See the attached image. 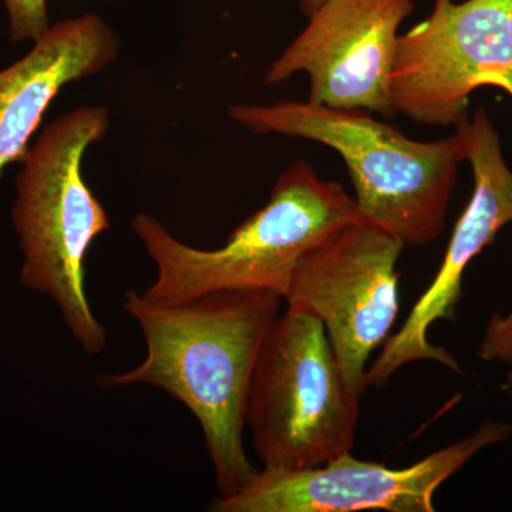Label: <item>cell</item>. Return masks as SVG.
I'll list each match as a JSON object with an SVG mask.
<instances>
[{
	"label": "cell",
	"instance_id": "1",
	"mask_svg": "<svg viewBox=\"0 0 512 512\" xmlns=\"http://www.w3.org/2000/svg\"><path fill=\"white\" fill-rule=\"evenodd\" d=\"M282 301L235 289L156 305L130 289L124 309L143 332L146 357L96 380L103 389L146 384L184 404L200 423L220 497L239 493L258 473L245 451V412L256 359Z\"/></svg>",
	"mask_w": 512,
	"mask_h": 512
},
{
	"label": "cell",
	"instance_id": "2",
	"mask_svg": "<svg viewBox=\"0 0 512 512\" xmlns=\"http://www.w3.org/2000/svg\"><path fill=\"white\" fill-rule=\"evenodd\" d=\"M362 220L355 198L296 161L276 181L268 202L238 225L220 248L180 241L148 214L131 221L153 259L157 276L141 295L156 305H177L208 293L256 289L285 299L296 266L309 252Z\"/></svg>",
	"mask_w": 512,
	"mask_h": 512
},
{
	"label": "cell",
	"instance_id": "3",
	"mask_svg": "<svg viewBox=\"0 0 512 512\" xmlns=\"http://www.w3.org/2000/svg\"><path fill=\"white\" fill-rule=\"evenodd\" d=\"M229 116L252 133L305 138L335 150L348 165L362 220L404 247H424L443 232L458 165L467 158L460 127L453 136L424 143L367 111L308 101L235 104Z\"/></svg>",
	"mask_w": 512,
	"mask_h": 512
},
{
	"label": "cell",
	"instance_id": "4",
	"mask_svg": "<svg viewBox=\"0 0 512 512\" xmlns=\"http://www.w3.org/2000/svg\"><path fill=\"white\" fill-rule=\"evenodd\" d=\"M109 110L83 106L47 124L29 148L16 178L12 222L23 252L20 282L56 303L67 329L90 356L106 349L94 315L84 259L111 222L83 175L87 150L109 130Z\"/></svg>",
	"mask_w": 512,
	"mask_h": 512
},
{
	"label": "cell",
	"instance_id": "5",
	"mask_svg": "<svg viewBox=\"0 0 512 512\" xmlns=\"http://www.w3.org/2000/svg\"><path fill=\"white\" fill-rule=\"evenodd\" d=\"M359 404L315 315L288 305L265 336L245 429L265 470L323 466L355 446Z\"/></svg>",
	"mask_w": 512,
	"mask_h": 512
},
{
	"label": "cell",
	"instance_id": "6",
	"mask_svg": "<svg viewBox=\"0 0 512 512\" xmlns=\"http://www.w3.org/2000/svg\"><path fill=\"white\" fill-rule=\"evenodd\" d=\"M484 86L512 97V0H434L426 19L399 35L390 100L430 126H460Z\"/></svg>",
	"mask_w": 512,
	"mask_h": 512
},
{
	"label": "cell",
	"instance_id": "7",
	"mask_svg": "<svg viewBox=\"0 0 512 512\" xmlns=\"http://www.w3.org/2000/svg\"><path fill=\"white\" fill-rule=\"evenodd\" d=\"M404 245L363 220L340 229L296 266L284 301L325 326L346 386L357 399L369 387V357L389 339L399 313L397 262Z\"/></svg>",
	"mask_w": 512,
	"mask_h": 512
},
{
	"label": "cell",
	"instance_id": "8",
	"mask_svg": "<svg viewBox=\"0 0 512 512\" xmlns=\"http://www.w3.org/2000/svg\"><path fill=\"white\" fill-rule=\"evenodd\" d=\"M512 424L487 420L470 436L406 468L340 454L305 470H258L239 493L218 497L212 512H434L437 490L485 448L504 443Z\"/></svg>",
	"mask_w": 512,
	"mask_h": 512
},
{
	"label": "cell",
	"instance_id": "9",
	"mask_svg": "<svg viewBox=\"0 0 512 512\" xmlns=\"http://www.w3.org/2000/svg\"><path fill=\"white\" fill-rule=\"evenodd\" d=\"M413 8L414 0H326L271 64L266 82L305 73L308 103L393 117L390 73L400 25Z\"/></svg>",
	"mask_w": 512,
	"mask_h": 512
},
{
	"label": "cell",
	"instance_id": "10",
	"mask_svg": "<svg viewBox=\"0 0 512 512\" xmlns=\"http://www.w3.org/2000/svg\"><path fill=\"white\" fill-rule=\"evenodd\" d=\"M473 168L474 190L466 210L458 218L436 278L404 320L402 328L387 339L380 356L367 369V387H383L400 367L431 360L456 373L454 356L430 342V326L436 320H457L463 293V276L471 262L493 244L498 232L512 222V171L501 150L500 136L484 109L461 123Z\"/></svg>",
	"mask_w": 512,
	"mask_h": 512
},
{
	"label": "cell",
	"instance_id": "11",
	"mask_svg": "<svg viewBox=\"0 0 512 512\" xmlns=\"http://www.w3.org/2000/svg\"><path fill=\"white\" fill-rule=\"evenodd\" d=\"M119 52V37L106 20L84 13L50 26L28 55L0 70V175L25 158L63 87L103 73Z\"/></svg>",
	"mask_w": 512,
	"mask_h": 512
},
{
	"label": "cell",
	"instance_id": "12",
	"mask_svg": "<svg viewBox=\"0 0 512 512\" xmlns=\"http://www.w3.org/2000/svg\"><path fill=\"white\" fill-rule=\"evenodd\" d=\"M3 3L8 13L12 42H36L52 26L47 13V0H3Z\"/></svg>",
	"mask_w": 512,
	"mask_h": 512
},
{
	"label": "cell",
	"instance_id": "13",
	"mask_svg": "<svg viewBox=\"0 0 512 512\" xmlns=\"http://www.w3.org/2000/svg\"><path fill=\"white\" fill-rule=\"evenodd\" d=\"M477 355L485 363L512 367V306L505 315L495 313L488 320Z\"/></svg>",
	"mask_w": 512,
	"mask_h": 512
},
{
	"label": "cell",
	"instance_id": "14",
	"mask_svg": "<svg viewBox=\"0 0 512 512\" xmlns=\"http://www.w3.org/2000/svg\"><path fill=\"white\" fill-rule=\"evenodd\" d=\"M325 2L326 0H299V5H301L303 13H305V15L309 18V16H311L312 13L315 12V10L318 9L319 6H322Z\"/></svg>",
	"mask_w": 512,
	"mask_h": 512
},
{
	"label": "cell",
	"instance_id": "15",
	"mask_svg": "<svg viewBox=\"0 0 512 512\" xmlns=\"http://www.w3.org/2000/svg\"><path fill=\"white\" fill-rule=\"evenodd\" d=\"M507 375L504 377V382L501 384V389L505 393V396L510 397L512 400V367H508Z\"/></svg>",
	"mask_w": 512,
	"mask_h": 512
}]
</instances>
